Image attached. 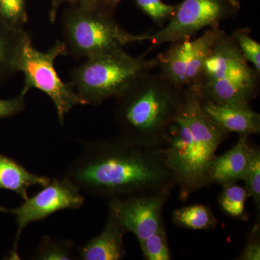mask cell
I'll return each mask as SVG.
<instances>
[{"instance_id": "4316f807", "label": "cell", "mask_w": 260, "mask_h": 260, "mask_svg": "<svg viewBox=\"0 0 260 260\" xmlns=\"http://www.w3.org/2000/svg\"><path fill=\"white\" fill-rule=\"evenodd\" d=\"M59 0H53L52 8L50 13V20L51 23H54L56 20V10H57L58 5H59Z\"/></svg>"}, {"instance_id": "d4e9b609", "label": "cell", "mask_w": 260, "mask_h": 260, "mask_svg": "<svg viewBox=\"0 0 260 260\" xmlns=\"http://www.w3.org/2000/svg\"><path fill=\"white\" fill-rule=\"evenodd\" d=\"M259 227L255 225L253 228L249 238L246 242L244 251L241 254V260H259L260 242L259 238Z\"/></svg>"}, {"instance_id": "83f0119b", "label": "cell", "mask_w": 260, "mask_h": 260, "mask_svg": "<svg viewBox=\"0 0 260 260\" xmlns=\"http://www.w3.org/2000/svg\"><path fill=\"white\" fill-rule=\"evenodd\" d=\"M84 3L88 5H91L92 3H93L94 0H83Z\"/></svg>"}, {"instance_id": "ffe728a7", "label": "cell", "mask_w": 260, "mask_h": 260, "mask_svg": "<svg viewBox=\"0 0 260 260\" xmlns=\"http://www.w3.org/2000/svg\"><path fill=\"white\" fill-rule=\"evenodd\" d=\"M140 246L146 259H172L164 225L143 242L140 243Z\"/></svg>"}, {"instance_id": "f1b7e54d", "label": "cell", "mask_w": 260, "mask_h": 260, "mask_svg": "<svg viewBox=\"0 0 260 260\" xmlns=\"http://www.w3.org/2000/svg\"><path fill=\"white\" fill-rule=\"evenodd\" d=\"M119 1H121V0H112V3H119Z\"/></svg>"}, {"instance_id": "3957f363", "label": "cell", "mask_w": 260, "mask_h": 260, "mask_svg": "<svg viewBox=\"0 0 260 260\" xmlns=\"http://www.w3.org/2000/svg\"><path fill=\"white\" fill-rule=\"evenodd\" d=\"M185 95L186 88L160 73L141 75L115 98L114 114L119 136L135 144L160 148Z\"/></svg>"}, {"instance_id": "44dd1931", "label": "cell", "mask_w": 260, "mask_h": 260, "mask_svg": "<svg viewBox=\"0 0 260 260\" xmlns=\"http://www.w3.org/2000/svg\"><path fill=\"white\" fill-rule=\"evenodd\" d=\"M243 56L258 72H260V44L251 37V29H237L232 34Z\"/></svg>"}, {"instance_id": "d6986e66", "label": "cell", "mask_w": 260, "mask_h": 260, "mask_svg": "<svg viewBox=\"0 0 260 260\" xmlns=\"http://www.w3.org/2000/svg\"><path fill=\"white\" fill-rule=\"evenodd\" d=\"M73 243L70 240H57L43 237L32 259L68 260L73 259Z\"/></svg>"}, {"instance_id": "ac0fdd59", "label": "cell", "mask_w": 260, "mask_h": 260, "mask_svg": "<svg viewBox=\"0 0 260 260\" xmlns=\"http://www.w3.org/2000/svg\"><path fill=\"white\" fill-rule=\"evenodd\" d=\"M223 188L219 203L224 213L232 218L246 219L245 204L249 198L246 188L236 184Z\"/></svg>"}, {"instance_id": "7a4b0ae2", "label": "cell", "mask_w": 260, "mask_h": 260, "mask_svg": "<svg viewBox=\"0 0 260 260\" xmlns=\"http://www.w3.org/2000/svg\"><path fill=\"white\" fill-rule=\"evenodd\" d=\"M229 135L205 114L198 95L186 88L179 114L168 129L165 143L158 148L174 176L181 201L210 185L215 153Z\"/></svg>"}, {"instance_id": "5bb4252c", "label": "cell", "mask_w": 260, "mask_h": 260, "mask_svg": "<svg viewBox=\"0 0 260 260\" xmlns=\"http://www.w3.org/2000/svg\"><path fill=\"white\" fill-rule=\"evenodd\" d=\"M126 231L109 210L107 223L102 232L92 239L78 253L83 260H119L125 256L124 237Z\"/></svg>"}, {"instance_id": "484cf974", "label": "cell", "mask_w": 260, "mask_h": 260, "mask_svg": "<svg viewBox=\"0 0 260 260\" xmlns=\"http://www.w3.org/2000/svg\"><path fill=\"white\" fill-rule=\"evenodd\" d=\"M26 94L20 95L10 100L0 99V119L18 114L25 109V97Z\"/></svg>"}, {"instance_id": "cb8c5ba5", "label": "cell", "mask_w": 260, "mask_h": 260, "mask_svg": "<svg viewBox=\"0 0 260 260\" xmlns=\"http://www.w3.org/2000/svg\"><path fill=\"white\" fill-rule=\"evenodd\" d=\"M0 15L16 28L23 29L28 21L24 0H0Z\"/></svg>"}, {"instance_id": "9c48e42d", "label": "cell", "mask_w": 260, "mask_h": 260, "mask_svg": "<svg viewBox=\"0 0 260 260\" xmlns=\"http://www.w3.org/2000/svg\"><path fill=\"white\" fill-rule=\"evenodd\" d=\"M83 203L84 197L80 189L64 177L50 181L42 190L25 200L18 208L8 209L0 207V211L11 214L16 218L17 232L11 251L12 259H18L19 240L28 224L44 220L59 210L79 209Z\"/></svg>"}, {"instance_id": "277c9868", "label": "cell", "mask_w": 260, "mask_h": 260, "mask_svg": "<svg viewBox=\"0 0 260 260\" xmlns=\"http://www.w3.org/2000/svg\"><path fill=\"white\" fill-rule=\"evenodd\" d=\"M259 73L244 59L232 36L223 31L196 81L186 88L200 100L250 104L259 93Z\"/></svg>"}, {"instance_id": "52a82bcc", "label": "cell", "mask_w": 260, "mask_h": 260, "mask_svg": "<svg viewBox=\"0 0 260 260\" xmlns=\"http://www.w3.org/2000/svg\"><path fill=\"white\" fill-rule=\"evenodd\" d=\"M68 53L64 42H56L49 50L42 52L34 47L30 36L25 32L15 62L17 71L23 72L25 76L22 93L27 94L30 89L36 88L47 95L55 106L61 125L65 115L73 107L85 105L71 83H65L56 73V59Z\"/></svg>"}, {"instance_id": "9a60e30c", "label": "cell", "mask_w": 260, "mask_h": 260, "mask_svg": "<svg viewBox=\"0 0 260 260\" xmlns=\"http://www.w3.org/2000/svg\"><path fill=\"white\" fill-rule=\"evenodd\" d=\"M51 180L27 170L23 166L0 153V190L15 191L24 200L28 199L30 186H47Z\"/></svg>"}, {"instance_id": "30bf717a", "label": "cell", "mask_w": 260, "mask_h": 260, "mask_svg": "<svg viewBox=\"0 0 260 260\" xmlns=\"http://www.w3.org/2000/svg\"><path fill=\"white\" fill-rule=\"evenodd\" d=\"M223 31L220 27L208 28L194 39L172 43L166 52L158 55L159 73L179 88H189L196 81L214 44Z\"/></svg>"}, {"instance_id": "8992f818", "label": "cell", "mask_w": 260, "mask_h": 260, "mask_svg": "<svg viewBox=\"0 0 260 260\" xmlns=\"http://www.w3.org/2000/svg\"><path fill=\"white\" fill-rule=\"evenodd\" d=\"M63 32L68 52L79 58L119 52L128 44L152 39L151 34L126 31L112 15L92 5L67 15Z\"/></svg>"}, {"instance_id": "4fadbf2b", "label": "cell", "mask_w": 260, "mask_h": 260, "mask_svg": "<svg viewBox=\"0 0 260 260\" xmlns=\"http://www.w3.org/2000/svg\"><path fill=\"white\" fill-rule=\"evenodd\" d=\"M249 136L239 135L237 144L223 155L215 157L210 170V184L225 187L244 180L253 150Z\"/></svg>"}, {"instance_id": "603a6c76", "label": "cell", "mask_w": 260, "mask_h": 260, "mask_svg": "<svg viewBox=\"0 0 260 260\" xmlns=\"http://www.w3.org/2000/svg\"><path fill=\"white\" fill-rule=\"evenodd\" d=\"M249 198H252L258 209L260 205V151L253 148L252 153L244 180Z\"/></svg>"}, {"instance_id": "8fae6325", "label": "cell", "mask_w": 260, "mask_h": 260, "mask_svg": "<svg viewBox=\"0 0 260 260\" xmlns=\"http://www.w3.org/2000/svg\"><path fill=\"white\" fill-rule=\"evenodd\" d=\"M170 194L160 192L109 200L108 206L126 232L133 233L140 244L164 225L162 208Z\"/></svg>"}, {"instance_id": "7402d4cb", "label": "cell", "mask_w": 260, "mask_h": 260, "mask_svg": "<svg viewBox=\"0 0 260 260\" xmlns=\"http://www.w3.org/2000/svg\"><path fill=\"white\" fill-rule=\"evenodd\" d=\"M138 7L148 15L156 25L162 28L166 22L169 21L177 6L162 3V0H135Z\"/></svg>"}, {"instance_id": "ba28073f", "label": "cell", "mask_w": 260, "mask_h": 260, "mask_svg": "<svg viewBox=\"0 0 260 260\" xmlns=\"http://www.w3.org/2000/svg\"><path fill=\"white\" fill-rule=\"evenodd\" d=\"M237 9L234 0H184L177 5L167 25L151 34L150 49L165 43L191 39L204 28L220 27L222 22L234 16Z\"/></svg>"}, {"instance_id": "6da1fadb", "label": "cell", "mask_w": 260, "mask_h": 260, "mask_svg": "<svg viewBox=\"0 0 260 260\" xmlns=\"http://www.w3.org/2000/svg\"><path fill=\"white\" fill-rule=\"evenodd\" d=\"M65 178L80 191L109 200L172 192L175 179L158 149L119 136L86 142Z\"/></svg>"}, {"instance_id": "5b68a950", "label": "cell", "mask_w": 260, "mask_h": 260, "mask_svg": "<svg viewBox=\"0 0 260 260\" xmlns=\"http://www.w3.org/2000/svg\"><path fill=\"white\" fill-rule=\"evenodd\" d=\"M151 50L139 56H130L123 50L89 57L72 70L70 83L85 105H99L119 96L137 78L158 67V55L147 58Z\"/></svg>"}, {"instance_id": "e0dca14e", "label": "cell", "mask_w": 260, "mask_h": 260, "mask_svg": "<svg viewBox=\"0 0 260 260\" xmlns=\"http://www.w3.org/2000/svg\"><path fill=\"white\" fill-rule=\"evenodd\" d=\"M25 34L23 29L8 24L0 29V70L5 66L11 71H17L15 62Z\"/></svg>"}, {"instance_id": "2e32d148", "label": "cell", "mask_w": 260, "mask_h": 260, "mask_svg": "<svg viewBox=\"0 0 260 260\" xmlns=\"http://www.w3.org/2000/svg\"><path fill=\"white\" fill-rule=\"evenodd\" d=\"M172 220L178 226L193 230H208L218 225V220L214 216L209 207L195 204L176 210Z\"/></svg>"}, {"instance_id": "7c38bea8", "label": "cell", "mask_w": 260, "mask_h": 260, "mask_svg": "<svg viewBox=\"0 0 260 260\" xmlns=\"http://www.w3.org/2000/svg\"><path fill=\"white\" fill-rule=\"evenodd\" d=\"M200 106L206 115L226 130L240 134H259L260 115L250 104H235L200 100Z\"/></svg>"}]
</instances>
